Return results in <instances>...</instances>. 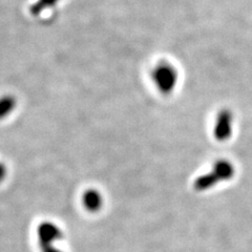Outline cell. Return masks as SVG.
<instances>
[{"instance_id":"obj_1","label":"cell","mask_w":252,"mask_h":252,"mask_svg":"<svg viewBox=\"0 0 252 252\" xmlns=\"http://www.w3.org/2000/svg\"><path fill=\"white\" fill-rule=\"evenodd\" d=\"M152 79L156 88L161 94H170L178 84V69L170 62L161 61L153 68Z\"/></svg>"},{"instance_id":"obj_2","label":"cell","mask_w":252,"mask_h":252,"mask_svg":"<svg viewBox=\"0 0 252 252\" xmlns=\"http://www.w3.org/2000/svg\"><path fill=\"white\" fill-rule=\"evenodd\" d=\"M233 116L229 109H223L219 113L215 124V137L218 141L224 142L231 137Z\"/></svg>"},{"instance_id":"obj_3","label":"cell","mask_w":252,"mask_h":252,"mask_svg":"<svg viewBox=\"0 0 252 252\" xmlns=\"http://www.w3.org/2000/svg\"><path fill=\"white\" fill-rule=\"evenodd\" d=\"M62 230L53 222L44 220L37 227V236L39 245L44 244H54L56 241H59L62 238Z\"/></svg>"},{"instance_id":"obj_4","label":"cell","mask_w":252,"mask_h":252,"mask_svg":"<svg viewBox=\"0 0 252 252\" xmlns=\"http://www.w3.org/2000/svg\"><path fill=\"white\" fill-rule=\"evenodd\" d=\"M222 181L223 180L220 177L218 171L215 168H212V171L205 173V175L200 176L198 179L195 180L194 188L198 191H204V190H207V189L216 186V184L222 182Z\"/></svg>"},{"instance_id":"obj_5","label":"cell","mask_w":252,"mask_h":252,"mask_svg":"<svg viewBox=\"0 0 252 252\" xmlns=\"http://www.w3.org/2000/svg\"><path fill=\"white\" fill-rule=\"evenodd\" d=\"M82 202L84 207L91 212H96L103 204V199L99 191L94 190V189H89L86 190L82 196Z\"/></svg>"},{"instance_id":"obj_6","label":"cell","mask_w":252,"mask_h":252,"mask_svg":"<svg viewBox=\"0 0 252 252\" xmlns=\"http://www.w3.org/2000/svg\"><path fill=\"white\" fill-rule=\"evenodd\" d=\"M218 173L220 175V177L222 178L223 181H227V180H230L233 175H234V167L233 165L227 160H220L218 161L215 165L214 167Z\"/></svg>"},{"instance_id":"obj_7","label":"cell","mask_w":252,"mask_h":252,"mask_svg":"<svg viewBox=\"0 0 252 252\" xmlns=\"http://www.w3.org/2000/svg\"><path fill=\"white\" fill-rule=\"evenodd\" d=\"M16 104H17V101L11 94H6V96L0 98V120L11 115Z\"/></svg>"},{"instance_id":"obj_8","label":"cell","mask_w":252,"mask_h":252,"mask_svg":"<svg viewBox=\"0 0 252 252\" xmlns=\"http://www.w3.org/2000/svg\"><path fill=\"white\" fill-rule=\"evenodd\" d=\"M60 0H37V1L32 4L31 6V14L34 16H38L40 15L42 12L51 9V7L56 5Z\"/></svg>"},{"instance_id":"obj_9","label":"cell","mask_w":252,"mask_h":252,"mask_svg":"<svg viewBox=\"0 0 252 252\" xmlns=\"http://www.w3.org/2000/svg\"><path fill=\"white\" fill-rule=\"evenodd\" d=\"M40 246L41 252H62L60 249L54 246V244H44V245H39Z\"/></svg>"},{"instance_id":"obj_10","label":"cell","mask_w":252,"mask_h":252,"mask_svg":"<svg viewBox=\"0 0 252 252\" xmlns=\"http://www.w3.org/2000/svg\"><path fill=\"white\" fill-rule=\"evenodd\" d=\"M6 176V167L3 163L0 162V182H2V181L5 179Z\"/></svg>"}]
</instances>
